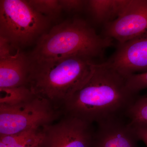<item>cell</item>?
Listing matches in <instances>:
<instances>
[{
    "label": "cell",
    "mask_w": 147,
    "mask_h": 147,
    "mask_svg": "<svg viewBox=\"0 0 147 147\" xmlns=\"http://www.w3.org/2000/svg\"><path fill=\"white\" fill-rule=\"evenodd\" d=\"M138 94L128 88L127 77L107 62L96 63L88 81L65 102L62 111L97 125L126 118Z\"/></svg>",
    "instance_id": "obj_1"
},
{
    "label": "cell",
    "mask_w": 147,
    "mask_h": 147,
    "mask_svg": "<svg viewBox=\"0 0 147 147\" xmlns=\"http://www.w3.org/2000/svg\"><path fill=\"white\" fill-rule=\"evenodd\" d=\"M30 61L28 86L34 94L61 111L69 98L88 81L96 64L92 59L82 56Z\"/></svg>",
    "instance_id": "obj_2"
},
{
    "label": "cell",
    "mask_w": 147,
    "mask_h": 147,
    "mask_svg": "<svg viewBox=\"0 0 147 147\" xmlns=\"http://www.w3.org/2000/svg\"><path fill=\"white\" fill-rule=\"evenodd\" d=\"M113 40L98 34L88 23L73 18L56 25L40 37L28 55L31 61L82 56L99 57L113 45Z\"/></svg>",
    "instance_id": "obj_3"
},
{
    "label": "cell",
    "mask_w": 147,
    "mask_h": 147,
    "mask_svg": "<svg viewBox=\"0 0 147 147\" xmlns=\"http://www.w3.org/2000/svg\"><path fill=\"white\" fill-rule=\"evenodd\" d=\"M50 20L33 8L28 1H0V37L21 48L46 32Z\"/></svg>",
    "instance_id": "obj_4"
},
{
    "label": "cell",
    "mask_w": 147,
    "mask_h": 147,
    "mask_svg": "<svg viewBox=\"0 0 147 147\" xmlns=\"http://www.w3.org/2000/svg\"><path fill=\"white\" fill-rule=\"evenodd\" d=\"M63 115L49 101L33 94L13 104H0V135L40 129Z\"/></svg>",
    "instance_id": "obj_5"
},
{
    "label": "cell",
    "mask_w": 147,
    "mask_h": 147,
    "mask_svg": "<svg viewBox=\"0 0 147 147\" xmlns=\"http://www.w3.org/2000/svg\"><path fill=\"white\" fill-rule=\"evenodd\" d=\"M96 129L93 124L63 114L41 129V147H93Z\"/></svg>",
    "instance_id": "obj_6"
},
{
    "label": "cell",
    "mask_w": 147,
    "mask_h": 147,
    "mask_svg": "<svg viewBox=\"0 0 147 147\" xmlns=\"http://www.w3.org/2000/svg\"><path fill=\"white\" fill-rule=\"evenodd\" d=\"M104 36L123 43L147 34V0H129L116 19L105 24Z\"/></svg>",
    "instance_id": "obj_7"
},
{
    "label": "cell",
    "mask_w": 147,
    "mask_h": 147,
    "mask_svg": "<svg viewBox=\"0 0 147 147\" xmlns=\"http://www.w3.org/2000/svg\"><path fill=\"white\" fill-rule=\"evenodd\" d=\"M30 68L28 55L0 37V88L28 86Z\"/></svg>",
    "instance_id": "obj_8"
},
{
    "label": "cell",
    "mask_w": 147,
    "mask_h": 147,
    "mask_svg": "<svg viewBox=\"0 0 147 147\" xmlns=\"http://www.w3.org/2000/svg\"><path fill=\"white\" fill-rule=\"evenodd\" d=\"M124 76L128 77L147 71V34L123 43L107 61Z\"/></svg>",
    "instance_id": "obj_9"
},
{
    "label": "cell",
    "mask_w": 147,
    "mask_h": 147,
    "mask_svg": "<svg viewBox=\"0 0 147 147\" xmlns=\"http://www.w3.org/2000/svg\"><path fill=\"white\" fill-rule=\"evenodd\" d=\"M94 145L97 147H137L138 141L127 119L97 125Z\"/></svg>",
    "instance_id": "obj_10"
},
{
    "label": "cell",
    "mask_w": 147,
    "mask_h": 147,
    "mask_svg": "<svg viewBox=\"0 0 147 147\" xmlns=\"http://www.w3.org/2000/svg\"><path fill=\"white\" fill-rule=\"evenodd\" d=\"M129 0H89L86 7L94 20L98 24L112 22L122 12Z\"/></svg>",
    "instance_id": "obj_11"
},
{
    "label": "cell",
    "mask_w": 147,
    "mask_h": 147,
    "mask_svg": "<svg viewBox=\"0 0 147 147\" xmlns=\"http://www.w3.org/2000/svg\"><path fill=\"white\" fill-rule=\"evenodd\" d=\"M41 129L0 135V147H26L40 139Z\"/></svg>",
    "instance_id": "obj_12"
},
{
    "label": "cell",
    "mask_w": 147,
    "mask_h": 147,
    "mask_svg": "<svg viewBox=\"0 0 147 147\" xmlns=\"http://www.w3.org/2000/svg\"><path fill=\"white\" fill-rule=\"evenodd\" d=\"M33 8L50 21L57 18L62 10L59 0H28Z\"/></svg>",
    "instance_id": "obj_13"
},
{
    "label": "cell",
    "mask_w": 147,
    "mask_h": 147,
    "mask_svg": "<svg viewBox=\"0 0 147 147\" xmlns=\"http://www.w3.org/2000/svg\"><path fill=\"white\" fill-rule=\"evenodd\" d=\"M0 104H12L32 94L28 86L11 88H0Z\"/></svg>",
    "instance_id": "obj_14"
},
{
    "label": "cell",
    "mask_w": 147,
    "mask_h": 147,
    "mask_svg": "<svg viewBox=\"0 0 147 147\" xmlns=\"http://www.w3.org/2000/svg\"><path fill=\"white\" fill-rule=\"evenodd\" d=\"M129 123L147 124V96H139L126 116Z\"/></svg>",
    "instance_id": "obj_15"
},
{
    "label": "cell",
    "mask_w": 147,
    "mask_h": 147,
    "mask_svg": "<svg viewBox=\"0 0 147 147\" xmlns=\"http://www.w3.org/2000/svg\"><path fill=\"white\" fill-rule=\"evenodd\" d=\"M127 85L130 90L136 93L147 89V71L127 77Z\"/></svg>",
    "instance_id": "obj_16"
},
{
    "label": "cell",
    "mask_w": 147,
    "mask_h": 147,
    "mask_svg": "<svg viewBox=\"0 0 147 147\" xmlns=\"http://www.w3.org/2000/svg\"><path fill=\"white\" fill-rule=\"evenodd\" d=\"M62 9L69 12L81 11L86 7L87 1L59 0Z\"/></svg>",
    "instance_id": "obj_17"
},
{
    "label": "cell",
    "mask_w": 147,
    "mask_h": 147,
    "mask_svg": "<svg viewBox=\"0 0 147 147\" xmlns=\"http://www.w3.org/2000/svg\"><path fill=\"white\" fill-rule=\"evenodd\" d=\"M129 124L138 141L144 142L147 147V124Z\"/></svg>",
    "instance_id": "obj_18"
},
{
    "label": "cell",
    "mask_w": 147,
    "mask_h": 147,
    "mask_svg": "<svg viewBox=\"0 0 147 147\" xmlns=\"http://www.w3.org/2000/svg\"><path fill=\"white\" fill-rule=\"evenodd\" d=\"M41 133V132H40ZM41 136L40 137V139H38V140L36 141V142H34V143H32L29 146L26 147H41L40 146V143H41Z\"/></svg>",
    "instance_id": "obj_19"
},
{
    "label": "cell",
    "mask_w": 147,
    "mask_h": 147,
    "mask_svg": "<svg viewBox=\"0 0 147 147\" xmlns=\"http://www.w3.org/2000/svg\"><path fill=\"white\" fill-rule=\"evenodd\" d=\"M93 147H96V146H95V145H94L93 146Z\"/></svg>",
    "instance_id": "obj_20"
}]
</instances>
